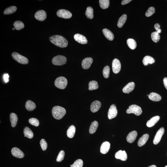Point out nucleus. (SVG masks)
Returning a JSON list of instances; mask_svg holds the SVG:
<instances>
[{
    "instance_id": "1",
    "label": "nucleus",
    "mask_w": 167,
    "mask_h": 167,
    "mask_svg": "<svg viewBox=\"0 0 167 167\" xmlns=\"http://www.w3.org/2000/svg\"><path fill=\"white\" fill-rule=\"evenodd\" d=\"M49 40L52 43L60 47H66L68 45L67 40L61 36L55 35L50 37Z\"/></svg>"
},
{
    "instance_id": "2",
    "label": "nucleus",
    "mask_w": 167,
    "mask_h": 167,
    "mask_svg": "<svg viewBox=\"0 0 167 167\" xmlns=\"http://www.w3.org/2000/svg\"><path fill=\"white\" fill-rule=\"evenodd\" d=\"M66 110L62 107L56 106L52 108V113L53 117L56 120H59L63 117L66 114Z\"/></svg>"
},
{
    "instance_id": "3",
    "label": "nucleus",
    "mask_w": 167,
    "mask_h": 167,
    "mask_svg": "<svg viewBox=\"0 0 167 167\" xmlns=\"http://www.w3.org/2000/svg\"><path fill=\"white\" fill-rule=\"evenodd\" d=\"M67 84V80L66 78L63 76L57 78L55 82V86L61 89H64L65 88Z\"/></svg>"
},
{
    "instance_id": "4",
    "label": "nucleus",
    "mask_w": 167,
    "mask_h": 167,
    "mask_svg": "<svg viewBox=\"0 0 167 167\" xmlns=\"http://www.w3.org/2000/svg\"><path fill=\"white\" fill-rule=\"evenodd\" d=\"M11 56L13 59L21 64H28L29 63V60L27 58L22 56L17 52H13L11 55Z\"/></svg>"
},
{
    "instance_id": "5",
    "label": "nucleus",
    "mask_w": 167,
    "mask_h": 167,
    "mask_svg": "<svg viewBox=\"0 0 167 167\" xmlns=\"http://www.w3.org/2000/svg\"><path fill=\"white\" fill-rule=\"evenodd\" d=\"M67 58L65 56L58 55L53 58L52 62L55 65L61 66L66 63Z\"/></svg>"
},
{
    "instance_id": "6",
    "label": "nucleus",
    "mask_w": 167,
    "mask_h": 167,
    "mask_svg": "<svg viewBox=\"0 0 167 167\" xmlns=\"http://www.w3.org/2000/svg\"><path fill=\"white\" fill-rule=\"evenodd\" d=\"M126 112L128 114L133 113L136 116H139L142 113L141 108L136 105H133L129 106L127 109Z\"/></svg>"
},
{
    "instance_id": "7",
    "label": "nucleus",
    "mask_w": 167,
    "mask_h": 167,
    "mask_svg": "<svg viewBox=\"0 0 167 167\" xmlns=\"http://www.w3.org/2000/svg\"><path fill=\"white\" fill-rule=\"evenodd\" d=\"M57 15L59 17L64 19H69L71 18L72 15L69 11L65 9H60L57 12Z\"/></svg>"
},
{
    "instance_id": "8",
    "label": "nucleus",
    "mask_w": 167,
    "mask_h": 167,
    "mask_svg": "<svg viewBox=\"0 0 167 167\" xmlns=\"http://www.w3.org/2000/svg\"><path fill=\"white\" fill-rule=\"evenodd\" d=\"M118 111L116 105L114 104L112 105L108 112V117L109 119L111 120L116 117Z\"/></svg>"
},
{
    "instance_id": "9",
    "label": "nucleus",
    "mask_w": 167,
    "mask_h": 167,
    "mask_svg": "<svg viewBox=\"0 0 167 167\" xmlns=\"http://www.w3.org/2000/svg\"><path fill=\"white\" fill-rule=\"evenodd\" d=\"M164 128L163 127L160 128L159 130H158L153 140V143L154 145H157L159 142L162 136L164 133Z\"/></svg>"
},
{
    "instance_id": "10",
    "label": "nucleus",
    "mask_w": 167,
    "mask_h": 167,
    "mask_svg": "<svg viewBox=\"0 0 167 167\" xmlns=\"http://www.w3.org/2000/svg\"><path fill=\"white\" fill-rule=\"evenodd\" d=\"M112 68L113 73L117 74L121 71V64L120 61L117 58L113 60L112 62Z\"/></svg>"
},
{
    "instance_id": "11",
    "label": "nucleus",
    "mask_w": 167,
    "mask_h": 167,
    "mask_svg": "<svg viewBox=\"0 0 167 167\" xmlns=\"http://www.w3.org/2000/svg\"><path fill=\"white\" fill-rule=\"evenodd\" d=\"M34 16L35 18L38 20L43 21L46 19V13L45 11L43 10H40L36 12Z\"/></svg>"
},
{
    "instance_id": "12",
    "label": "nucleus",
    "mask_w": 167,
    "mask_h": 167,
    "mask_svg": "<svg viewBox=\"0 0 167 167\" xmlns=\"http://www.w3.org/2000/svg\"><path fill=\"white\" fill-rule=\"evenodd\" d=\"M74 38L75 41L81 44H86L88 42L86 38L82 35L77 33L74 35Z\"/></svg>"
},
{
    "instance_id": "13",
    "label": "nucleus",
    "mask_w": 167,
    "mask_h": 167,
    "mask_svg": "<svg viewBox=\"0 0 167 167\" xmlns=\"http://www.w3.org/2000/svg\"><path fill=\"white\" fill-rule=\"evenodd\" d=\"M11 153L13 156L17 158H22L24 156V153L17 148H13L11 150Z\"/></svg>"
},
{
    "instance_id": "14",
    "label": "nucleus",
    "mask_w": 167,
    "mask_h": 167,
    "mask_svg": "<svg viewBox=\"0 0 167 167\" xmlns=\"http://www.w3.org/2000/svg\"><path fill=\"white\" fill-rule=\"evenodd\" d=\"M115 158L117 159H119L123 161H125L127 159V155L125 151L120 150L116 153Z\"/></svg>"
},
{
    "instance_id": "15",
    "label": "nucleus",
    "mask_w": 167,
    "mask_h": 167,
    "mask_svg": "<svg viewBox=\"0 0 167 167\" xmlns=\"http://www.w3.org/2000/svg\"><path fill=\"white\" fill-rule=\"evenodd\" d=\"M93 62V58L91 57L86 58L83 59L82 62V66L83 69H88Z\"/></svg>"
},
{
    "instance_id": "16",
    "label": "nucleus",
    "mask_w": 167,
    "mask_h": 167,
    "mask_svg": "<svg viewBox=\"0 0 167 167\" xmlns=\"http://www.w3.org/2000/svg\"><path fill=\"white\" fill-rule=\"evenodd\" d=\"M111 146L110 143L108 141L103 142L100 147V152L103 154H106L108 152Z\"/></svg>"
},
{
    "instance_id": "17",
    "label": "nucleus",
    "mask_w": 167,
    "mask_h": 167,
    "mask_svg": "<svg viewBox=\"0 0 167 167\" xmlns=\"http://www.w3.org/2000/svg\"><path fill=\"white\" fill-rule=\"evenodd\" d=\"M101 102L98 101H95L91 103V110L92 112L95 113L98 111L101 108Z\"/></svg>"
},
{
    "instance_id": "18",
    "label": "nucleus",
    "mask_w": 167,
    "mask_h": 167,
    "mask_svg": "<svg viewBox=\"0 0 167 167\" xmlns=\"http://www.w3.org/2000/svg\"><path fill=\"white\" fill-rule=\"evenodd\" d=\"M138 133L137 132L134 131L131 132L127 137V141L128 143H132L133 142L136 140L137 136Z\"/></svg>"
},
{
    "instance_id": "19",
    "label": "nucleus",
    "mask_w": 167,
    "mask_h": 167,
    "mask_svg": "<svg viewBox=\"0 0 167 167\" xmlns=\"http://www.w3.org/2000/svg\"><path fill=\"white\" fill-rule=\"evenodd\" d=\"M135 84L134 82H131L127 84L123 89V91L124 93H129L132 91L135 88Z\"/></svg>"
},
{
    "instance_id": "20",
    "label": "nucleus",
    "mask_w": 167,
    "mask_h": 167,
    "mask_svg": "<svg viewBox=\"0 0 167 167\" xmlns=\"http://www.w3.org/2000/svg\"><path fill=\"white\" fill-rule=\"evenodd\" d=\"M148 138L149 135L148 134L143 135L138 140V146L139 147L143 146L148 141Z\"/></svg>"
},
{
    "instance_id": "21",
    "label": "nucleus",
    "mask_w": 167,
    "mask_h": 167,
    "mask_svg": "<svg viewBox=\"0 0 167 167\" xmlns=\"http://www.w3.org/2000/svg\"><path fill=\"white\" fill-rule=\"evenodd\" d=\"M160 118V117L159 116H156L153 117L147 122V126L149 128L153 127L157 122L159 120Z\"/></svg>"
},
{
    "instance_id": "22",
    "label": "nucleus",
    "mask_w": 167,
    "mask_h": 167,
    "mask_svg": "<svg viewBox=\"0 0 167 167\" xmlns=\"http://www.w3.org/2000/svg\"><path fill=\"white\" fill-rule=\"evenodd\" d=\"M103 32L105 37L110 41H112L114 39V35L113 33L110 30L104 29L103 30Z\"/></svg>"
},
{
    "instance_id": "23",
    "label": "nucleus",
    "mask_w": 167,
    "mask_h": 167,
    "mask_svg": "<svg viewBox=\"0 0 167 167\" xmlns=\"http://www.w3.org/2000/svg\"><path fill=\"white\" fill-rule=\"evenodd\" d=\"M10 120L11 124V126L13 127H15L16 126L18 121L17 116L14 113H11L10 115Z\"/></svg>"
},
{
    "instance_id": "24",
    "label": "nucleus",
    "mask_w": 167,
    "mask_h": 167,
    "mask_svg": "<svg viewBox=\"0 0 167 167\" xmlns=\"http://www.w3.org/2000/svg\"><path fill=\"white\" fill-rule=\"evenodd\" d=\"M25 106L26 109L29 111H33L36 108L35 104L30 100H28L26 102Z\"/></svg>"
},
{
    "instance_id": "25",
    "label": "nucleus",
    "mask_w": 167,
    "mask_h": 167,
    "mask_svg": "<svg viewBox=\"0 0 167 167\" xmlns=\"http://www.w3.org/2000/svg\"><path fill=\"white\" fill-rule=\"evenodd\" d=\"M76 128L74 125H72L69 127L67 131V136L69 138H73L74 136Z\"/></svg>"
},
{
    "instance_id": "26",
    "label": "nucleus",
    "mask_w": 167,
    "mask_h": 167,
    "mask_svg": "<svg viewBox=\"0 0 167 167\" xmlns=\"http://www.w3.org/2000/svg\"><path fill=\"white\" fill-rule=\"evenodd\" d=\"M155 60L152 57L146 56L143 58V63L145 66H147L148 64H153L155 62Z\"/></svg>"
},
{
    "instance_id": "27",
    "label": "nucleus",
    "mask_w": 167,
    "mask_h": 167,
    "mask_svg": "<svg viewBox=\"0 0 167 167\" xmlns=\"http://www.w3.org/2000/svg\"><path fill=\"white\" fill-rule=\"evenodd\" d=\"M150 100L153 101H159L161 99V97L156 93L152 92L150 93L148 96Z\"/></svg>"
},
{
    "instance_id": "28",
    "label": "nucleus",
    "mask_w": 167,
    "mask_h": 167,
    "mask_svg": "<svg viewBox=\"0 0 167 167\" xmlns=\"http://www.w3.org/2000/svg\"><path fill=\"white\" fill-rule=\"evenodd\" d=\"M98 126V123L97 121H94L92 122L89 130L90 133L92 134L96 132Z\"/></svg>"
},
{
    "instance_id": "29",
    "label": "nucleus",
    "mask_w": 167,
    "mask_h": 167,
    "mask_svg": "<svg viewBox=\"0 0 167 167\" xmlns=\"http://www.w3.org/2000/svg\"><path fill=\"white\" fill-rule=\"evenodd\" d=\"M23 132L25 135V137H26L29 139L33 138V132L28 127H26L25 128Z\"/></svg>"
},
{
    "instance_id": "30",
    "label": "nucleus",
    "mask_w": 167,
    "mask_h": 167,
    "mask_svg": "<svg viewBox=\"0 0 167 167\" xmlns=\"http://www.w3.org/2000/svg\"><path fill=\"white\" fill-rule=\"evenodd\" d=\"M127 44L128 47L132 50H134L136 47V43L134 39L129 38L127 41Z\"/></svg>"
},
{
    "instance_id": "31",
    "label": "nucleus",
    "mask_w": 167,
    "mask_h": 167,
    "mask_svg": "<svg viewBox=\"0 0 167 167\" xmlns=\"http://www.w3.org/2000/svg\"><path fill=\"white\" fill-rule=\"evenodd\" d=\"M127 16L126 14H123L121 16L118 20L117 26L118 27L121 28L124 25L126 21Z\"/></svg>"
},
{
    "instance_id": "32",
    "label": "nucleus",
    "mask_w": 167,
    "mask_h": 167,
    "mask_svg": "<svg viewBox=\"0 0 167 167\" xmlns=\"http://www.w3.org/2000/svg\"><path fill=\"white\" fill-rule=\"evenodd\" d=\"M98 85L97 82L95 81H92L90 82L88 84V90L90 91L97 89Z\"/></svg>"
},
{
    "instance_id": "33",
    "label": "nucleus",
    "mask_w": 167,
    "mask_h": 167,
    "mask_svg": "<svg viewBox=\"0 0 167 167\" xmlns=\"http://www.w3.org/2000/svg\"><path fill=\"white\" fill-rule=\"evenodd\" d=\"M93 8L91 7H88L87 8L86 11V14L87 17L88 19H92L93 17Z\"/></svg>"
},
{
    "instance_id": "34",
    "label": "nucleus",
    "mask_w": 167,
    "mask_h": 167,
    "mask_svg": "<svg viewBox=\"0 0 167 167\" xmlns=\"http://www.w3.org/2000/svg\"><path fill=\"white\" fill-rule=\"evenodd\" d=\"M17 10V8L15 6H11L6 8L4 11L5 15H9L12 14L16 12Z\"/></svg>"
},
{
    "instance_id": "35",
    "label": "nucleus",
    "mask_w": 167,
    "mask_h": 167,
    "mask_svg": "<svg viewBox=\"0 0 167 167\" xmlns=\"http://www.w3.org/2000/svg\"><path fill=\"white\" fill-rule=\"evenodd\" d=\"M99 3L100 7L103 9H106L109 7L110 1L109 0H100Z\"/></svg>"
},
{
    "instance_id": "36",
    "label": "nucleus",
    "mask_w": 167,
    "mask_h": 167,
    "mask_svg": "<svg viewBox=\"0 0 167 167\" xmlns=\"http://www.w3.org/2000/svg\"><path fill=\"white\" fill-rule=\"evenodd\" d=\"M15 29L17 30H20L24 27V25L22 22L20 21H16L13 24Z\"/></svg>"
},
{
    "instance_id": "37",
    "label": "nucleus",
    "mask_w": 167,
    "mask_h": 167,
    "mask_svg": "<svg viewBox=\"0 0 167 167\" xmlns=\"http://www.w3.org/2000/svg\"><path fill=\"white\" fill-rule=\"evenodd\" d=\"M152 40L155 43H157L160 39V36L159 33L156 31L152 33L151 35Z\"/></svg>"
},
{
    "instance_id": "38",
    "label": "nucleus",
    "mask_w": 167,
    "mask_h": 167,
    "mask_svg": "<svg viewBox=\"0 0 167 167\" xmlns=\"http://www.w3.org/2000/svg\"><path fill=\"white\" fill-rule=\"evenodd\" d=\"M83 165V161L81 159L76 160L73 165H70L71 167H82Z\"/></svg>"
},
{
    "instance_id": "39",
    "label": "nucleus",
    "mask_w": 167,
    "mask_h": 167,
    "mask_svg": "<svg viewBox=\"0 0 167 167\" xmlns=\"http://www.w3.org/2000/svg\"><path fill=\"white\" fill-rule=\"evenodd\" d=\"M110 71V68L108 66L105 67L103 70V74L104 77L108 78L109 77Z\"/></svg>"
},
{
    "instance_id": "40",
    "label": "nucleus",
    "mask_w": 167,
    "mask_h": 167,
    "mask_svg": "<svg viewBox=\"0 0 167 167\" xmlns=\"http://www.w3.org/2000/svg\"><path fill=\"white\" fill-rule=\"evenodd\" d=\"M29 122L33 126L38 127L39 126V122L38 120L35 118H30L29 121Z\"/></svg>"
},
{
    "instance_id": "41",
    "label": "nucleus",
    "mask_w": 167,
    "mask_h": 167,
    "mask_svg": "<svg viewBox=\"0 0 167 167\" xmlns=\"http://www.w3.org/2000/svg\"><path fill=\"white\" fill-rule=\"evenodd\" d=\"M65 155V153L64 151L61 150L59 152L57 158L56 159V161L58 162H61L64 159Z\"/></svg>"
},
{
    "instance_id": "42",
    "label": "nucleus",
    "mask_w": 167,
    "mask_h": 167,
    "mask_svg": "<svg viewBox=\"0 0 167 167\" xmlns=\"http://www.w3.org/2000/svg\"><path fill=\"white\" fill-rule=\"evenodd\" d=\"M40 144L42 149L43 151L46 150L47 147V144L46 142L44 139H42L40 142Z\"/></svg>"
},
{
    "instance_id": "43",
    "label": "nucleus",
    "mask_w": 167,
    "mask_h": 167,
    "mask_svg": "<svg viewBox=\"0 0 167 167\" xmlns=\"http://www.w3.org/2000/svg\"><path fill=\"white\" fill-rule=\"evenodd\" d=\"M155 13L154 8L153 7H151L148 8L145 15L147 17H149L151 16Z\"/></svg>"
},
{
    "instance_id": "44",
    "label": "nucleus",
    "mask_w": 167,
    "mask_h": 167,
    "mask_svg": "<svg viewBox=\"0 0 167 167\" xmlns=\"http://www.w3.org/2000/svg\"><path fill=\"white\" fill-rule=\"evenodd\" d=\"M9 76L8 74H5L3 76L4 81L5 83H7L9 81Z\"/></svg>"
},
{
    "instance_id": "45",
    "label": "nucleus",
    "mask_w": 167,
    "mask_h": 167,
    "mask_svg": "<svg viewBox=\"0 0 167 167\" xmlns=\"http://www.w3.org/2000/svg\"><path fill=\"white\" fill-rule=\"evenodd\" d=\"M132 1L131 0H123L122 1L121 4L122 5H124L131 2Z\"/></svg>"
},
{
    "instance_id": "46",
    "label": "nucleus",
    "mask_w": 167,
    "mask_h": 167,
    "mask_svg": "<svg viewBox=\"0 0 167 167\" xmlns=\"http://www.w3.org/2000/svg\"><path fill=\"white\" fill-rule=\"evenodd\" d=\"M163 82L165 87L166 88L167 90V78L165 77L164 78Z\"/></svg>"
},
{
    "instance_id": "47",
    "label": "nucleus",
    "mask_w": 167,
    "mask_h": 167,
    "mask_svg": "<svg viewBox=\"0 0 167 167\" xmlns=\"http://www.w3.org/2000/svg\"><path fill=\"white\" fill-rule=\"evenodd\" d=\"M160 25L158 23H156L154 25V28L156 30V31H158L160 29Z\"/></svg>"
},
{
    "instance_id": "48",
    "label": "nucleus",
    "mask_w": 167,
    "mask_h": 167,
    "mask_svg": "<svg viewBox=\"0 0 167 167\" xmlns=\"http://www.w3.org/2000/svg\"><path fill=\"white\" fill-rule=\"evenodd\" d=\"M148 167H157L155 165H152Z\"/></svg>"
},
{
    "instance_id": "49",
    "label": "nucleus",
    "mask_w": 167,
    "mask_h": 167,
    "mask_svg": "<svg viewBox=\"0 0 167 167\" xmlns=\"http://www.w3.org/2000/svg\"><path fill=\"white\" fill-rule=\"evenodd\" d=\"M13 30H15V28H13Z\"/></svg>"
},
{
    "instance_id": "50",
    "label": "nucleus",
    "mask_w": 167,
    "mask_h": 167,
    "mask_svg": "<svg viewBox=\"0 0 167 167\" xmlns=\"http://www.w3.org/2000/svg\"><path fill=\"white\" fill-rule=\"evenodd\" d=\"M149 96V95L148 94L147 95V96Z\"/></svg>"
},
{
    "instance_id": "51",
    "label": "nucleus",
    "mask_w": 167,
    "mask_h": 167,
    "mask_svg": "<svg viewBox=\"0 0 167 167\" xmlns=\"http://www.w3.org/2000/svg\"><path fill=\"white\" fill-rule=\"evenodd\" d=\"M165 167H167V166H165Z\"/></svg>"
}]
</instances>
